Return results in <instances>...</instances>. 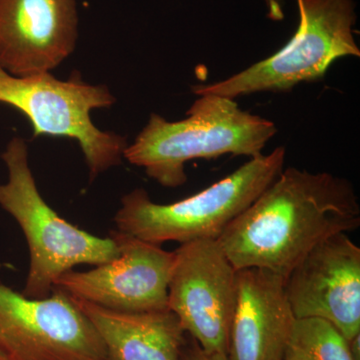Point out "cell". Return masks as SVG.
<instances>
[{"label":"cell","instance_id":"cell-11","mask_svg":"<svg viewBox=\"0 0 360 360\" xmlns=\"http://www.w3.org/2000/svg\"><path fill=\"white\" fill-rule=\"evenodd\" d=\"M75 0H0V68L13 77L49 72L75 51Z\"/></svg>","mask_w":360,"mask_h":360},{"label":"cell","instance_id":"cell-16","mask_svg":"<svg viewBox=\"0 0 360 360\" xmlns=\"http://www.w3.org/2000/svg\"><path fill=\"white\" fill-rule=\"evenodd\" d=\"M283 360H307L302 350L298 349L295 345H291L288 347V352L284 355Z\"/></svg>","mask_w":360,"mask_h":360},{"label":"cell","instance_id":"cell-1","mask_svg":"<svg viewBox=\"0 0 360 360\" xmlns=\"http://www.w3.org/2000/svg\"><path fill=\"white\" fill-rule=\"evenodd\" d=\"M359 225L349 180L288 167L217 240L236 270H269L286 278L315 246Z\"/></svg>","mask_w":360,"mask_h":360},{"label":"cell","instance_id":"cell-6","mask_svg":"<svg viewBox=\"0 0 360 360\" xmlns=\"http://www.w3.org/2000/svg\"><path fill=\"white\" fill-rule=\"evenodd\" d=\"M115 103L108 87L86 84L77 71L70 79L59 80L51 72L18 77L0 68V103L25 115L34 137L75 139L84 153L90 180L120 165L127 146L124 136L101 131L90 117L92 110Z\"/></svg>","mask_w":360,"mask_h":360},{"label":"cell","instance_id":"cell-7","mask_svg":"<svg viewBox=\"0 0 360 360\" xmlns=\"http://www.w3.org/2000/svg\"><path fill=\"white\" fill-rule=\"evenodd\" d=\"M0 347L13 360H110L96 326L65 292L35 300L2 283Z\"/></svg>","mask_w":360,"mask_h":360},{"label":"cell","instance_id":"cell-15","mask_svg":"<svg viewBox=\"0 0 360 360\" xmlns=\"http://www.w3.org/2000/svg\"><path fill=\"white\" fill-rule=\"evenodd\" d=\"M180 360H229V359L225 354L206 352L193 338L187 335L186 342L180 354Z\"/></svg>","mask_w":360,"mask_h":360},{"label":"cell","instance_id":"cell-2","mask_svg":"<svg viewBox=\"0 0 360 360\" xmlns=\"http://www.w3.org/2000/svg\"><path fill=\"white\" fill-rule=\"evenodd\" d=\"M276 132L274 122L240 110L236 99L203 94L179 122L153 113L123 158L160 186L179 187L187 181L188 161L224 155L257 158Z\"/></svg>","mask_w":360,"mask_h":360},{"label":"cell","instance_id":"cell-9","mask_svg":"<svg viewBox=\"0 0 360 360\" xmlns=\"http://www.w3.org/2000/svg\"><path fill=\"white\" fill-rule=\"evenodd\" d=\"M110 238L117 245V257L87 271L65 272L53 290L116 311L168 309L174 252L117 229L110 231Z\"/></svg>","mask_w":360,"mask_h":360},{"label":"cell","instance_id":"cell-5","mask_svg":"<svg viewBox=\"0 0 360 360\" xmlns=\"http://www.w3.org/2000/svg\"><path fill=\"white\" fill-rule=\"evenodd\" d=\"M296 4L300 23L281 51L221 82L194 85L193 94L236 99L257 92L288 91L302 82L321 80L338 59L359 58L354 0H296Z\"/></svg>","mask_w":360,"mask_h":360},{"label":"cell","instance_id":"cell-4","mask_svg":"<svg viewBox=\"0 0 360 360\" xmlns=\"http://www.w3.org/2000/svg\"><path fill=\"white\" fill-rule=\"evenodd\" d=\"M8 179L0 184V207L20 225L30 248V264L22 295H51L59 276L77 265L108 264L118 257L110 238H97L66 221L47 205L28 161L27 146L13 137L1 155Z\"/></svg>","mask_w":360,"mask_h":360},{"label":"cell","instance_id":"cell-3","mask_svg":"<svg viewBox=\"0 0 360 360\" xmlns=\"http://www.w3.org/2000/svg\"><path fill=\"white\" fill-rule=\"evenodd\" d=\"M285 148L250 158L233 174L200 193L169 205L153 202L148 191L123 196L115 217L117 231L161 245L215 239L260 195L284 169Z\"/></svg>","mask_w":360,"mask_h":360},{"label":"cell","instance_id":"cell-17","mask_svg":"<svg viewBox=\"0 0 360 360\" xmlns=\"http://www.w3.org/2000/svg\"><path fill=\"white\" fill-rule=\"evenodd\" d=\"M0 360H13L1 347H0Z\"/></svg>","mask_w":360,"mask_h":360},{"label":"cell","instance_id":"cell-14","mask_svg":"<svg viewBox=\"0 0 360 360\" xmlns=\"http://www.w3.org/2000/svg\"><path fill=\"white\" fill-rule=\"evenodd\" d=\"M291 345L307 360H354L347 338L321 319H296Z\"/></svg>","mask_w":360,"mask_h":360},{"label":"cell","instance_id":"cell-10","mask_svg":"<svg viewBox=\"0 0 360 360\" xmlns=\"http://www.w3.org/2000/svg\"><path fill=\"white\" fill-rule=\"evenodd\" d=\"M296 319L328 321L348 341L360 333V248L338 233L309 251L285 278Z\"/></svg>","mask_w":360,"mask_h":360},{"label":"cell","instance_id":"cell-12","mask_svg":"<svg viewBox=\"0 0 360 360\" xmlns=\"http://www.w3.org/2000/svg\"><path fill=\"white\" fill-rule=\"evenodd\" d=\"M229 360H283L296 319L285 293V277L259 269L238 270Z\"/></svg>","mask_w":360,"mask_h":360},{"label":"cell","instance_id":"cell-8","mask_svg":"<svg viewBox=\"0 0 360 360\" xmlns=\"http://www.w3.org/2000/svg\"><path fill=\"white\" fill-rule=\"evenodd\" d=\"M174 252L168 309L203 350L226 355L238 270L215 239L182 243Z\"/></svg>","mask_w":360,"mask_h":360},{"label":"cell","instance_id":"cell-13","mask_svg":"<svg viewBox=\"0 0 360 360\" xmlns=\"http://www.w3.org/2000/svg\"><path fill=\"white\" fill-rule=\"evenodd\" d=\"M70 297L96 326L110 360H180L187 335L172 310L116 311Z\"/></svg>","mask_w":360,"mask_h":360}]
</instances>
